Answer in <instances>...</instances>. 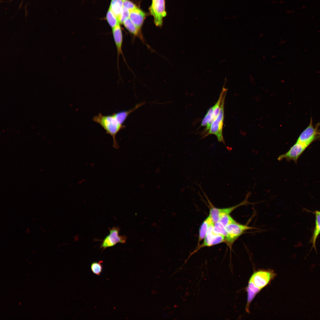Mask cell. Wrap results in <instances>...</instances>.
<instances>
[{
  "label": "cell",
  "instance_id": "cell-1",
  "mask_svg": "<svg viewBox=\"0 0 320 320\" xmlns=\"http://www.w3.org/2000/svg\"><path fill=\"white\" fill-rule=\"evenodd\" d=\"M93 120L100 125L107 134L112 136L113 140V147L118 149L119 146L116 139V136L124 128V126L117 119L113 113L111 115H104L100 113L93 118Z\"/></svg>",
  "mask_w": 320,
  "mask_h": 320
},
{
  "label": "cell",
  "instance_id": "cell-2",
  "mask_svg": "<svg viewBox=\"0 0 320 320\" xmlns=\"http://www.w3.org/2000/svg\"><path fill=\"white\" fill-rule=\"evenodd\" d=\"M226 92L224 93L222 98L219 114L212 123L208 132L204 137H205L210 135H214L216 136L219 142H222L224 143L223 129L224 118V102Z\"/></svg>",
  "mask_w": 320,
  "mask_h": 320
},
{
  "label": "cell",
  "instance_id": "cell-3",
  "mask_svg": "<svg viewBox=\"0 0 320 320\" xmlns=\"http://www.w3.org/2000/svg\"><path fill=\"white\" fill-rule=\"evenodd\" d=\"M320 126V123H318L314 126L311 118L309 124L301 133L297 142L307 148L314 141L320 140V130L319 128Z\"/></svg>",
  "mask_w": 320,
  "mask_h": 320
},
{
  "label": "cell",
  "instance_id": "cell-4",
  "mask_svg": "<svg viewBox=\"0 0 320 320\" xmlns=\"http://www.w3.org/2000/svg\"><path fill=\"white\" fill-rule=\"evenodd\" d=\"M225 228L228 235L225 239V242L231 248L235 241L247 231L255 229L247 225L241 224L236 221L228 225Z\"/></svg>",
  "mask_w": 320,
  "mask_h": 320
},
{
  "label": "cell",
  "instance_id": "cell-5",
  "mask_svg": "<svg viewBox=\"0 0 320 320\" xmlns=\"http://www.w3.org/2000/svg\"><path fill=\"white\" fill-rule=\"evenodd\" d=\"M276 275L273 270H260L253 273L249 281L261 290L268 285Z\"/></svg>",
  "mask_w": 320,
  "mask_h": 320
},
{
  "label": "cell",
  "instance_id": "cell-6",
  "mask_svg": "<svg viewBox=\"0 0 320 320\" xmlns=\"http://www.w3.org/2000/svg\"><path fill=\"white\" fill-rule=\"evenodd\" d=\"M149 10L154 18V23L157 26L161 27L163 18L167 15L165 0H152Z\"/></svg>",
  "mask_w": 320,
  "mask_h": 320
},
{
  "label": "cell",
  "instance_id": "cell-7",
  "mask_svg": "<svg viewBox=\"0 0 320 320\" xmlns=\"http://www.w3.org/2000/svg\"><path fill=\"white\" fill-rule=\"evenodd\" d=\"M250 195V193L247 194L244 200L238 204L230 207L225 208H219L213 207H211L209 210V216L211 218L214 223L219 222L220 217L223 215L230 214L236 208L243 205H247L252 204L248 201V199Z\"/></svg>",
  "mask_w": 320,
  "mask_h": 320
},
{
  "label": "cell",
  "instance_id": "cell-8",
  "mask_svg": "<svg viewBox=\"0 0 320 320\" xmlns=\"http://www.w3.org/2000/svg\"><path fill=\"white\" fill-rule=\"evenodd\" d=\"M109 234L103 241L100 248L104 249L113 247L118 243L124 244L126 242L127 237L124 235H119L120 228L118 227H113L109 228Z\"/></svg>",
  "mask_w": 320,
  "mask_h": 320
},
{
  "label": "cell",
  "instance_id": "cell-9",
  "mask_svg": "<svg viewBox=\"0 0 320 320\" xmlns=\"http://www.w3.org/2000/svg\"><path fill=\"white\" fill-rule=\"evenodd\" d=\"M213 226L214 223L210 226L203 242L197 247L194 252L203 247H211L225 242V237L224 236L214 232Z\"/></svg>",
  "mask_w": 320,
  "mask_h": 320
},
{
  "label": "cell",
  "instance_id": "cell-10",
  "mask_svg": "<svg viewBox=\"0 0 320 320\" xmlns=\"http://www.w3.org/2000/svg\"><path fill=\"white\" fill-rule=\"evenodd\" d=\"M307 148L300 143L297 142L288 151L280 155L277 158V159L279 161H281L285 159L288 161H292L297 163L298 159Z\"/></svg>",
  "mask_w": 320,
  "mask_h": 320
},
{
  "label": "cell",
  "instance_id": "cell-11",
  "mask_svg": "<svg viewBox=\"0 0 320 320\" xmlns=\"http://www.w3.org/2000/svg\"><path fill=\"white\" fill-rule=\"evenodd\" d=\"M112 32L117 51V66L118 67L119 56L120 55H121L123 57L122 49L123 40V35L119 24L112 28Z\"/></svg>",
  "mask_w": 320,
  "mask_h": 320
},
{
  "label": "cell",
  "instance_id": "cell-12",
  "mask_svg": "<svg viewBox=\"0 0 320 320\" xmlns=\"http://www.w3.org/2000/svg\"><path fill=\"white\" fill-rule=\"evenodd\" d=\"M129 11V18L140 30L145 17V13L137 7Z\"/></svg>",
  "mask_w": 320,
  "mask_h": 320
},
{
  "label": "cell",
  "instance_id": "cell-13",
  "mask_svg": "<svg viewBox=\"0 0 320 320\" xmlns=\"http://www.w3.org/2000/svg\"><path fill=\"white\" fill-rule=\"evenodd\" d=\"M227 90L223 87L220 93L218 99L215 104V107L212 117L210 120L208 122L206 126V127L204 131V132H207L208 131L212 123L216 119L219 114L220 111L221 102L222 98L224 93L227 92Z\"/></svg>",
  "mask_w": 320,
  "mask_h": 320
},
{
  "label": "cell",
  "instance_id": "cell-14",
  "mask_svg": "<svg viewBox=\"0 0 320 320\" xmlns=\"http://www.w3.org/2000/svg\"><path fill=\"white\" fill-rule=\"evenodd\" d=\"M246 290L247 293V299L246 309V311L249 313V306L251 302L261 289L255 286L251 281H249Z\"/></svg>",
  "mask_w": 320,
  "mask_h": 320
},
{
  "label": "cell",
  "instance_id": "cell-15",
  "mask_svg": "<svg viewBox=\"0 0 320 320\" xmlns=\"http://www.w3.org/2000/svg\"><path fill=\"white\" fill-rule=\"evenodd\" d=\"M213 223L209 215L202 223L199 229L197 247L199 246L200 242L205 237L210 226Z\"/></svg>",
  "mask_w": 320,
  "mask_h": 320
},
{
  "label": "cell",
  "instance_id": "cell-16",
  "mask_svg": "<svg viewBox=\"0 0 320 320\" xmlns=\"http://www.w3.org/2000/svg\"><path fill=\"white\" fill-rule=\"evenodd\" d=\"M315 224L313 234L311 239L312 243V247L316 251V243L317 239L320 233V211H316L315 212Z\"/></svg>",
  "mask_w": 320,
  "mask_h": 320
},
{
  "label": "cell",
  "instance_id": "cell-17",
  "mask_svg": "<svg viewBox=\"0 0 320 320\" xmlns=\"http://www.w3.org/2000/svg\"><path fill=\"white\" fill-rule=\"evenodd\" d=\"M123 24L126 29L134 36L140 37L142 39L140 35V30L132 21L129 18L127 19L124 21Z\"/></svg>",
  "mask_w": 320,
  "mask_h": 320
},
{
  "label": "cell",
  "instance_id": "cell-18",
  "mask_svg": "<svg viewBox=\"0 0 320 320\" xmlns=\"http://www.w3.org/2000/svg\"><path fill=\"white\" fill-rule=\"evenodd\" d=\"M124 0H111L109 8L118 18L123 8Z\"/></svg>",
  "mask_w": 320,
  "mask_h": 320
},
{
  "label": "cell",
  "instance_id": "cell-19",
  "mask_svg": "<svg viewBox=\"0 0 320 320\" xmlns=\"http://www.w3.org/2000/svg\"><path fill=\"white\" fill-rule=\"evenodd\" d=\"M106 19L112 28L120 24L118 18L109 8L106 14Z\"/></svg>",
  "mask_w": 320,
  "mask_h": 320
},
{
  "label": "cell",
  "instance_id": "cell-20",
  "mask_svg": "<svg viewBox=\"0 0 320 320\" xmlns=\"http://www.w3.org/2000/svg\"><path fill=\"white\" fill-rule=\"evenodd\" d=\"M213 231L215 233L224 236L225 239L228 236V234L225 227L219 222L214 223Z\"/></svg>",
  "mask_w": 320,
  "mask_h": 320
},
{
  "label": "cell",
  "instance_id": "cell-21",
  "mask_svg": "<svg viewBox=\"0 0 320 320\" xmlns=\"http://www.w3.org/2000/svg\"><path fill=\"white\" fill-rule=\"evenodd\" d=\"M103 262L102 261H99L92 263L91 269L93 273L98 276L100 275L103 270V267L101 264Z\"/></svg>",
  "mask_w": 320,
  "mask_h": 320
},
{
  "label": "cell",
  "instance_id": "cell-22",
  "mask_svg": "<svg viewBox=\"0 0 320 320\" xmlns=\"http://www.w3.org/2000/svg\"><path fill=\"white\" fill-rule=\"evenodd\" d=\"M215 107V105L211 107L208 111L207 113L203 119L201 126L204 127L206 126L208 122L210 120Z\"/></svg>",
  "mask_w": 320,
  "mask_h": 320
},
{
  "label": "cell",
  "instance_id": "cell-23",
  "mask_svg": "<svg viewBox=\"0 0 320 320\" xmlns=\"http://www.w3.org/2000/svg\"><path fill=\"white\" fill-rule=\"evenodd\" d=\"M236 221L231 216L230 214H226L220 217L219 222L225 227L228 225Z\"/></svg>",
  "mask_w": 320,
  "mask_h": 320
},
{
  "label": "cell",
  "instance_id": "cell-24",
  "mask_svg": "<svg viewBox=\"0 0 320 320\" xmlns=\"http://www.w3.org/2000/svg\"><path fill=\"white\" fill-rule=\"evenodd\" d=\"M129 11L127 8L123 7L118 18L119 23L123 24L124 21L127 19L129 18Z\"/></svg>",
  "mask_w": 320,
  "mask_h": 320
},
{
  "label": "cell",
  "instance_id": "cell-25",
  "mask_svg": "<svg viewBox=\"0 0 320 320\" xmlns=\"http://www.w3.org/2000/svg\"><path fill=\"white\" fill-rule=\"evenodd\" d=\"M123 7L127 8L129 11L137 7L135 4L129 0H124Z\"/></svg>",
  "mask_w": 320,
  "mask_h": 320
}]
</instances>
